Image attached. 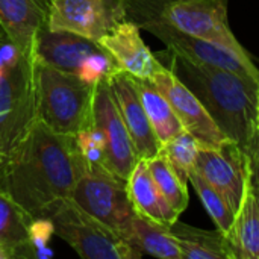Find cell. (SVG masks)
Segmentation results:
<instances>
[{
    "label": "cell",
    "instance_id": "obj_30",
    "mask_svg": "<svg viewBox=\"0 0 259 259\" xmlns=\"http://www.w3.org/2000/svg\"><path fill=\"white\" fill-rule=\"evenodd\" d=\"M159 2H164L165 3V2H179V0H159Z\"/></svg>",
    "mask_w": 259,
    "mask_h": 259
},
{
    "label": "cell",
    "instance_id": "obj_7",
    "mask_svg": "<svg viewBox=\"0 0 259 259\" xmlns=\"http://www.w3.org/2000/svg\"><path fill=\"white\" fill-rule=\"evenodd\" d=\"M70 199L91 217L121 237H127L135 209L127 194L126 181L115 176L103 164L85 162Z\"/></svg>",
    "mask_w": 259,
    "mask_h": 259
},
{
    "label": "cell",
    "instance_id": "obj_22",
    "mask_svg": "<svg viewBox=\"0 0 259 259\" xmlns=\"http://www.w3.org/2000/svg\"><path fill=\"white\" fill-rule=\"evenodd\" d=\"M232 244L237 259H259V197L253 175L237 214Z\"/></svg>",
    "mask_w": 259,
    "mask_h": 259
},
{
    "label": "cell",
    "instance_id": "obj_28",
    "mask_svg": "<svg viewBox=\"0 0 259 259\" xmlns=\"http://www.w3.org/2000/svg\"><path fill=\"white\" fill-rule=\"evenodd\" d=\"M5 42H9V41H8V38H6V35L3 33V30L0 29V47H2Z\"/></svg>",
    "mask_w": 259,
    "mask_h": 259
},
{
    "label": "cell",
    "instance_id": "obj_23",
    "mask_svg": "<svg viewBox=\"0 0 259 259\" xmlns=\"http://www.w3.org/2000/svg\"><path fill=\"white\" fill-rule=\"evenodd\" d=\"M188 182L194 187L199 199L202 200L205 209L208 211L209 217L215 223L217 229L232 243L234 231H235L237 214L232 211V208L229 206V203L223 199V196L211 184H208L202 178V175L199 171L193 170L191 175H190Z\"/></svg>",
    "mask_w": 259,
    "mask_h": 259
},
{
    "label": "cell",
    "instance_id": "obj_20",
    "mask_svg": "<svg viewBox=\"0 0 259 259\" xmlns=\"http://www.w3.org/2000/svg\"><path fill=\"white\" fill-rule=\"evenodd\" d=\"M138 250L159 259H184L170 228L135 212L126 237Z\"/></svg>",
    "mask_w": 259,
    "mask_h": 259
},
{
    "label": "cell",
    "instance_id": "obj_4",
    "mask_svg": "<svg viewBox=\"0 0 259 259\" xmlns=\"http://www.w3.org/2000/svg\"><path fill=\"white\" fill-rule=\"evenodd\" d=\"M35 82L38 118L52 131L76 137L91 126L96 83L38 59L35 64Z\"/></svg>",
    "mask_w": 259,
    "mask_h": 259
},
{
    "label": "cell",
    "instance_id": "obj_15",
    "mask_svg": "<svg viewBox=\"0 0 259 259\" xmlns=\"http://www.w3.org/2000/svg\"><path fill=\"white\" fill-rule=\"evenodd\" d=\"M108 82L132 138L138 159H150L156 156L161 152L162 144L149 121L132 76L123 70H117L108 77Z\"/></svg>",
    "mask_w": 259,
    "mask_h": 259
},
{
    "label": "cell",
    "instance_id": "obj_5",
    "mask_svg": "<svg viewBox=\"0 0 259 259\" xmlns=\"http://www.w3.org/2000/svg\"><path fill=\"white\" fill-rule=\"evenodd\" d=\"M126 12L127 20L134 21L140 29H146L158 39H161L170 53L194 64H206L229 70L243 79L259 85V70L253 61H247L226 47L179 30L167 20H164L159 12L149 6L146 2L126 0Z\"/></svg>",
    "mask_w": 259,
    "mask_h": 259
},
{
    "label": "cell",
    "instance_id": "obj_16",
    "mask_svg": "<svg viewBox=\"0 0 259 259\" xmlns=\"http://www.w3.org/2000/svg\"><path fill=\"white\" fill-rule=\"evenodd\" d=\"M120 70L138 79H150L162 65L141 38L140 27L131 20L121 21L97 41Z\"/></svg>",
    "mask_w": 259,
    "mask_h": 259
},
{
    "label": "cell",
    "instance_id": "obj_19",
    "mask_svg": "<svg viewBox=\"0 0 259 259\" xmlns=\"http://www.w3.org/2000/svg\"><path fill=\"white\" fill-rule=\"evenodd\" d=\"M184 259H237L232 243L217 229L205 231L179 223L170 226Z\"/></svg>",
    "mask_w": 259,
    "mask_h": 259
},
{
    "label": "cell",
    "instance_id": "obj_8",
    "mask_svg": "<svg viewBox=\"0 0 259 259\" xmlns=\"http://www.w3.org/2000/svg\"><path fill=\"white\" fill-rule=\"evenodd\" d=\"M170 24L179 30L219 44L237 53L238 56L252 61L249 52L240 44L231 30L228 20V0H179L159 2L143 0Z\"/></svg>",
    "mask_w": 259,
    "mask_h": 259
},
{
    "label": "cell",
    "instance_id": "obj_25",
    "mask_svg": "<svg viewBox=\"0 0 259 259\" xmlns=\"http://www.w3.org/2000/svg\"><path fill=\"white\" fill-rule=\"evenodd\" d=\"M199 149L200 143L187 131L179 132L161 147V153L165 156L173 171L185 185H188L190 175L194 170Z\"/></svg>",
    "mask_w": 259,
    "mask_h": 259
},
{
    "label": "cell",
    "instance_id": "obj_13",
    "mask_svg": "<svg viewBox=\"0 0 259 259\" xmlns=\"http://www.w3.org/2000/svg\"><path fill=\"white\" fill-rule=\"evenodd\" d=\"M102 52L105 49L94 39L68 30L46 27L36 38L35 56L44 64L85 79L91 61Z\"/></svg>",
    "mask_w": 259,
    "mask_h": 259
},
{
    "label": "cell",
    "instance_id": "obj_1",
    "mask_svg": "<svg viewBox=\"0 0 259 259\" xmlns=\"http://www.w3.org/2000/svg\"><path fill=\"white\" fill-rule=\"evenodd\" d=\"M83 165L76 137L58 134L38 118L6 159L0 190L32 219H49L70 199Z\"/></svg>",
    "mask_w": 259,
    "mask_h": 259
},
{
    "label": "cell",
    "instance_id": "obj_12",
    "mask_svg": "<svg viewBox=\"0 0 259 259\" xmlns=\"http://www.w3.org/2000/svg\"><path fill=\"white\" fill-rule=\"evenodd\" d=\"M194 170L199 171L202 178L223 196L232 211L238 214L252 178V162L244 153L234 143L220 149L200 146Z\"/></svg>",
    "mask_w": 259,
    "mask_h": 259
},
{
    "label": "cell",
    "instance_id": "obj_18",
    "mask_svg": "<svg viewBox=\"0 0 259 259\" xmlns=\"http://www.w3.org/2000/svg\"><path fill=\"white\" fill-rule=\"evenodd\" d=\"M32 220L0 190V259L33 258L29 232Z\"/></svg>",
    "mask_w": 259,
    "mask_h": 259
},
{
    "label": "cell",
    "instance_id": "obj_29",
    "mask_svg": "<svg viewBox=\"0 0 259 259\" xmlns=\"http://www.w3.org/2000/svg\"><path fill=\"white\" fill-rule=\"evenodd\" d=\"M258 131H259V99H258Z\"/></svg>",
    "mask_w": 259,
    "mask_h": 259
},
{
    "label": "cell",
    "instance_id": "obj_26",
    "mask_svg": "<svg viewBox=\"0 0 259 259\" xmlns=\"http://www.w3.org/2000/svg\"><path fill=\"white\" fill-rule=\"evenodd\" d=\"M30 232V247L33 258H50L53 256L52 250L47 249L52 235L55 234L50 219H33L29 228Z\"/></svg>",
    "mask_w": 259,
    "mask_h": 259
},
{
    "label": "cell",
    "instance_id": "obj_31",
    "mask_svg": "<svg viewBox=\"0 0 259 259\" xmlns=\"http://www.w3.org/2000/svg\"><path fill=\"white\" fill-rule=\"evenodd\" d=\"M2 171H3V164H0V178H2Z\"/></svg>",
    "mask_w": 259,
    "mask_h": 259
},
{
    "label": "cell",
    "instance_id": "obj_6",
    "mask_svg": "<svg viewBox=\"0 0 259 259\" xmlns=\"http://www.w3.org/2000/svg\"><path fill=\"white\" fill-rule=\"evenodd\" d=\"M55 235L62 238L80 258L138 259V250L124 237L80 209L71 199L62 202L52 214Z\"/></svg>",
    "mask_w": 259,
    "mask_h": 259
},
{
    "label": "cell",
    "instance_id": "obj_27",
    "mask_svg": "<svg viewBox=\"0 0 259 259\" xmlns=\"http://www.w3.org/2000/svg\"><path fill=\"white\" fill-rule=\"evenodd\" d=\"M252 175H253V181H255V185L259 190V152L256 153L255 159L252 161Z\"/></svg>",
    "mask_w": 259,
    "mask_h": 259
},
{
    "label": "cell",
    "instance_id": "obj_32",
    "mask_svg": "<svg viewBox=\"0 0 259 259\" xmlns=\"http://www.w3.org/2000/svg\"><path fill=\"white\" fill-rule=\"evenodd\" d=\"M258 197H259V190H258Z\"/></svg>",
    "mask_w": 259,
    "mask_h": 259
},
{
    "label": "cell",
    "instance_id": "obj_17",
    "mask_svg": "<svg viewBox=\"0 0 259 259\" xmlns=\"http://www.w3.org/2000/svg\"><path fill=\"white\" fill-rule=\"evenodd\" d=\"M127 194L137 214L167 228L179 220V214L168 205L156 187L146 159H140L126 181Z\"/></svg>",
    "mask_w": 259,
    "mask_h": 259
},
{
    "label": "cell",
    "instance_id": "obj_10",
    "mask_svg": "<svg viewBox=\"0 0 259 259\" xmlns=\"http://www.w3.org/2000/svg\"><path fill=\"white\" fill-rule=\"evenodd\" d=\"M126 20V0H52L47 29L99 41Z\"/></svg>",
    "mask_w": 259,
    "mask_h": 259
},
{
    "label": "cell",
    "instance_id": "obj_3",
    "mask_svg": "<svg viewBox=\"0 0 259 259\" xmlns=\"http://www.w3.org/2000/svg\"><path fill=\"white\" fill-rule=\"evenodd\" d=\"M36 59L20 55L9 42L0 47V164L5 165L38 120Z\"/></svg>",
    "mask_w": 259,
    "mask_h": 259
},
{
    "label": "cell",
    "instance_id": "obj_2",
    "mask_svg": "<svg viewBox=\"0 0 259 259\" xmlns=\"http://www.w3.org/2000/svg\"><path fill=\"white\" fill-rule=\"evenodd\" d=\"M171 55V70L193 90L220 131L252 162L259 152V85L212 65Z\"/></svg>",
    "mask_w": 259,
    "mask_h": 259
},
{
    "label": "cell",
    "instance_id": "obj_9",
    "mask_svg": "<svg viewBox=\"0 0 259 259\" xmlns=\"http://www.w3.org/2000/svg\"><path fill=\"white\" fill-rule=\"evenodd\" d=\"M91 126L103 140L105 167L120 179L127 181L140 159L108 77L97 80L94 85Z\"/></svg>",
    "mask_w": 259,
    "mask_h": 259
},
{
    "label": "cell",
    "instance_id": "obj_24",
    "mask_svg": "<svg viewBox=\"0 0 259 259\" xmlns=\"http://www.w3.org/2000/svg\"><path fill=\"white\" fill-rule=\"evenodd\" d=\"M146 162H147L150 175H152L156 187L162 193L164 199L181 215L187 209L188 202H190L187 185L178 178V175L173 171L168 161L165 159V156L161 152L156 156L146 159Z\"/></svg>",
    "mask_w": 259,
    "mask_h": 259
},
{
    "label": "cell",
    "instance_id": "obj_21",
    "mask_svg": "<svg viewBox=\"0 0 259 259\" xmlns=\"http://www.w3.org/2000/svg\"><path fill=\"white\" fill-rule=\"evenodd\" d=\"M132 79L138 91L140 100L144 106V111L149 117V121L161 144H164L179 132L185 131L168 100L153 85L150 79H138L134 76Z\"/></svg>",
    "mask_w": 259,
    "mask_h": 259
},
{
    "label": "cell",
    "instance_id": "obj_11",
    "mask_svg": "<svg viewBox=\"0 0 259 259\" xmlns=\"http://www.w3.org/2000/svg\"><path fill=\"white\" fill-rule=\"evenodd\" d=\"M150 80L168 100L184 129L190 132L200 143V146L220 149L231 143L209 115L200 99L179 79L171 68L161 65L152 74Z\"/></svg>",
    "mask_w": 259,
    "mask_h": 259
},
{
    "label": "cell",
    "instance_id": "obj_14",
    "mask_svg": "<svg viewBox=\"0 0 259 259\" xmlns=\"http://www.w3.org/2000/svg\"><path fill=\"white\" fill-rule=\"evenodd\" d=\"M52 0H0V29L23 56L36 59V38L47 27Z\"/></svg>",
    "mask_w": 259,
    "mask_h": 259
}]
</instances>
